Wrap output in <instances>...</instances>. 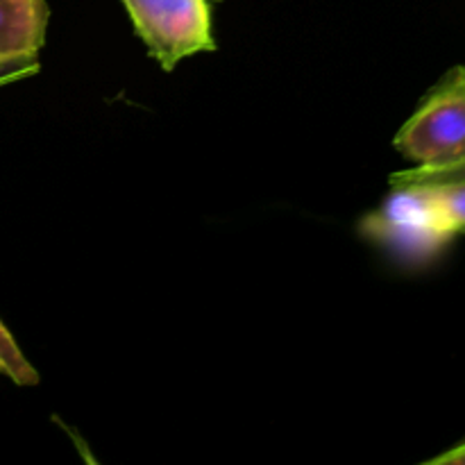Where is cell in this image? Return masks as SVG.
<instances>
[{"instance_id": "ba28073f", "label": "cell", "mask_w": 465, "mask_h": 465, "mask_svg": "<svg viewBox=\"0 0 465 465\" xmlns=\"http://www.w3.org/2000/svg\"><path fill=\"white\" fill-rule=\"evenodd\" d=\"M39 71V59H0V86Z\"/></svg>"}, {"instance_id": "8992f818", "label": "cell", "mask_w": 465, "mask_h": 465, "mask_svg": "<svg viewBox=\"0 0 465 465\" xmlns=\"http://www.w3.org/2000/svg\"><path fill=\"white\" fill-rule=\"evenodd\" d=\"M0 372L18 386H36L39 384V372L35 371L30 361L25 359L23 350L9 334L7 327L0 321Z\"/></svg>"}, {"instance_id": "9c48e42d", "label": "cell", "mask_w": 465, "mask_h": 465, "mask_svg": "<svg viewBox=\"0 0 465 465\" xmlns=\"http://www.w3.org/2000/svg\"><path fill=\"white\" fill-rule=\"evenodd\" d=\"M427 465H465V440H461L459 445H454V448H450L448 452L430 459Z\"/></svg>"}, {"instance_id": "3957f363", "label": "cell", "mask_w": 465, "mask_h": 465, "mask_svg": "<svg viewBox=\"0 0 465 465\" xmlns=\"http://www.w3.org/2000/svg\"><path fill=\"white\" fill-rule=\"evenodd\" d=\"M134 35L166 73L198 53H213V5L218 0H121Z\"/></svg>"}, {"instance_id": "52a82bcc", "label": "cell", "mask_w": 465, "mask_h": 465, "mask_svg": "<svg viewBox=\"0 0 465 465\" xmlns=\"http://www.w3.org/2000/svg\"><path fill=\"white\" fill-rule=\"evenodd\" d=\"M448 180H465V163L443 173H430V175H418L411 171H400L391 175V184H422V182H448Z\"/></svg>"}, {"instance_id": "277c9868", "label": "cell", "mask_w": 465, "mask_h": 465, "mask_svg": "<svg viewBox=\"0 0 465 465\" xmlns=\"http://www.w3.org/2000/svg\"><path fill=\"white\" fill-rule=\"evenodd\" d=\"M45 0H0V59H36L45 44Z\"/></svg>"}, {"instance_id": "5b68a950", "label": "cell", "mask_w": 465, "mask_h": 465, "mask_svg": "<svg viewBox=\"0 0 465 465\" xmlns=\"http://www.w3.org/2000/svg\"><path fill=\"white\" fill-rule=\"evenodd\" d=\"M422 184L431 191L452 234H465V180L422 182Z\"/></svg>"}, {"instance_id": "7a4b0ae2", "label": "cell", "mask_w": 465, "mask_h": 465, "mask_svg": "<svg viewBox=\"0 0 465 465\" xmlns=\"http://www.w3.org/2000/svg\"><path fill=\"white\" fill-rule=\"evenodd\" d=\"M361 230L407 263H427L454 239L425 184H393L384 204L361 223Z\"/></svg>"}, {"instance_id": "6da1fadb", "label": "cell", "mask_w": 465, "mask_h": 465, "mask_svg": "<svg viewBox=\"0 0 465 465\" xmlns=\"http://www.w3.org/2000/svg\"><path fill=\"white\" fill-rule=\"evenodd\" d=\"M393 145L418 175L465 163V66H457L420 100Z\"/></svg>"}]
</instances>
